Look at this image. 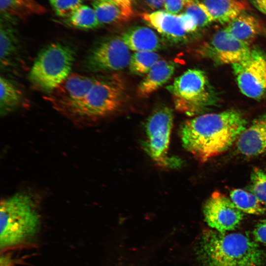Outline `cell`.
Instances as JSON below:
<instances>
[{
    "mask_svg": "<svg viewBox=\"0 0 266 266\" xmlns=\"http://www.w3.org/2000/svg\"><path fill=\"white\" fill-rule=\"evenodd\" d=\"M246 125L243 115L234 109L201 114L182 124L180 136L184 148L204 163L227 151Z\"/></svg>",
    "mask_w": 266,
    "mask_h": 266,
    "instance_id": "6da1fadb",
    "label": "cell"
},
{
    "mask_svg": "<svg viewBox=\"0 0 266 266\" xmlns=\"http://www.w3.org/2000/svg\"><path fill=\"white\" fill-rule=\"evenodd\" d=\"M198 251L204 266H261L265 258L258 245L240 233L206 231Z\"/></svg>",
    "mask_w": 266,
    "mask_h": 266,
    "instance_id": "7a4b0ae2",
    "label": "cell"
},
{
    "mask_svg": "<svg viewBox=\"0 0 266 266\" xmlns=\"http://www.w3.org/2000/svg\"><path fill=\"white\" fill-rule=\"evenodd\" d=\"M125 96L126 85L121 77L112 74L98 77L83 99L58 111L76 124L91 125L121 108Z\"/></svg>",
    "mask_w": 266,
    "mask_h": 266,
    "instance_id": "3957f363",
    "label": "cell"
},
{
    "mask_svg": "<svg viewBox=\"0 0 266 266\" xmlns=\"http://www.w3.org/2000/svg\"><path fill=\"white\" fill-rule=\"evenodd\" d=\"M37 200L31 194L19 192L0 203V246L19 244L37 232L40 219Z\"/></svg>",
    "mask_w": 266,
    "mask_h": 266,
    "instance_id": "277c9868",
    "label": "cell"
},
{
    "mask_svg": "<svg viewBox=\"0 0 266 266\" xmlns=\"http://www.w3.org/2000/svg\"><path fill=\"white\" fill-rule=\"evenodd\" d=\"M175 108L190 116L199 115L216 104L217 96L206 73L199 69H189L167 87Z\"/></svg>",
    "mask_w": 266,
    "mask_h": 266,
    "instance_id": "5b68a950",
    "label": "cell"
},
{
    "mask_svg": "<svg viewBox=\"0 0 266 266\" xmlns=\"http://www.w3.org/2000/svg\"><path fill=\"white\" fill-rule=\"evenodd\" d=\"M74 50L68 45L51 43L40 50L29 73V79L36 88L48 94L70 74L74 61Z\"/></svg>",
    "mask_w": 266,
    "mask_h": 266,
    "instance_id": "8992f818",
    "label": "cell"
},
{
    "mask_svg": "<svg viewBox=\"0 0 266 266\" xmlns=\"http://www.w3.org/2000/svg\"><path fill=\"white\" fill-rule=\"evenodd\" d=\"M173 121L172 110L163 107L155 111L146 124L147 151L152 160L162 167L168 164L167 154Z\"/></svg>",
    "mask_w": 266,
    "mask_h": 266,
    "instance_id": "52a82bcc",
    "label": "cell"
},
{
    "mask_svg": "<svg viewBox=\"0 0 266 266\" xmlns=\"http://www.w3.org/2000/svg\"><path fill=\"white\" fill-rule=\"evenodd\" d=\"M238 87L245 96L259 99L266 94V57L252 49L250 56L232 65Z\"/></svg>",
    "mask_w": 266,
    "mask_h": 266,
    "instance_id": "ba28073f",
    "label": "cell"
},
{
    "mask_svg": "<svg viewBox=\"0 0 266 266\" xmlns=\"http://www.w3.org/2000/svg\"><path fill=\"white\" fill-rule=\"evenodd\" d=\"M199 50L200 55L217 64L233 65L247 59L252 49L250 45L236 39L224 28L215 33Z\"/></svg>",
    "mask_w": 266,
    "mask_h": 266,
    "instance_id": "9c48e42d",
    "label": "cell"
},
{
    "mask_svg": "<svg viewBox=\"0 0 266 266\" xmlns=\"http://www.w3.org/2000/svg\"><path fill=\"white\" fill-rule=\"evenodd\" d=\"M132 55L121 37L113 36L96 45L89 53L87 66L94 71H115L129 66Z\"/></svg>",
    "mask_w": 266,
    "mask_h": 266,
    "instance_id": "30bf717a",
    "label": "cell"
},
{
    "mask_svg": "<svg viewBox=\"0 0 266 266\" xmlns=\"http://www.w3.org/2000/svg\"><path fill=\"white\" fill-rule=\"evenodd\" d=\"M140 17L164 36L175 43L185 41L190 33L199 28L195 18L185 12L177 15L157 10L142 13Z\"/></svg>",
    "mask_w": 266,
    "mask_h": 266,
    "instance_id": "8fae6325",
    "label": "cell"
},
{
    "mask_svg": "<svg viewBox=\"0 0 266 266\" xmlns=\"http://www.w3.org/2000/svg\"><path fill=\"white\" fill-rule=\"evenodd\" d=\"M203 211L208 225L221 233L235 230L243 218V212L231 199L218 191L213 193L206 201Z\"/></svg>",
    "mask_w": 266,
    "mask_h": 266,
    "instance_id": "7c38bea8",
    "label": "cell"
},
{
    "mask_svg": "<svg viewBox=\"0 0 266 266\" xmlns=\"http://www.w3.org/2000/svg\"><path fill=\"white\" fill-rule=\"evenodd\" d=\"M98 77L79 74H70L64 81L48 94V100L57 110L83 99Z\"/></svg>",
    "mask_w": 266,
    "mask_h": 266,
    "instance_id": "4fadbf2b",
    "label": "cell"
},
{
    "mask_svg": "<svg viewBox=\"0 0 266 266\" xmlns=\"http://www.w3.org/2000/svg\"><path fill=\"white\" fill-rule=\"evenodd\" d=\"M237 150L246 156L266 153V112L256 118L235 142Z\"/></svg>",
    "mask_w": 266,
    "mask_h": 266,
    "instance_id": "5bb4252c",
    "label": "cell"
},
{
    "mask_svg": "<svg viewBox=\"0 0 266 266\" xmlns=\"http://www.w3.org/2000/svg\"><path fill=\"white\" fill-rule=\"evenodd\" d=\"M174 63L159 60L146 74L139 84L137 94L141 98H147L166 84L174 74Z\"/></svg>",
    "mask_w": 266,
    "mask_h": 266,
    "instance_id": "9a60e30c",
    "label": "cell"
},
{
    "mask_svg": "<svg viewBox=\"0 0 266 266\" xmlns=\"http://www.w3.org/2000/svg\"><path fill=\"white\" fill-rule=\"evenodd\" d=\"M121 38L130 50L134 52H155L163 46L155 32L145 26L132 27L123 33Z\"/></svg>",
    "mask_w": 266,
    "mask_h": 266,
    "instance_id": "2e32d148",
    "label": "cell"
},
{
    "mask_svg": "<svg viewBox=\"0 0 266 266\" xmlns=\"http://www.w3.org/2000/svg\"><path fill=\"white\" fill-rule=\"evenodd\" d=\"M225 28L235 38L249 45L262 30L260 22L245 12L228 23Z\"/></svg>",
    "mask_w": 266,
    "mask_h": 266,
    "instance_id": "e0dca14e",
    "label": "cell"
},
{
    "mask_svg": "<svg viewBox=\"0 0 266 266\" xmlns=\"http://www.w3.org/2000/svg\"><path fill=\"white\" fill-rule=\"evenodd\" d=\"M212 16L214 21L228 24L241 13L247 5L237 0H201Z\"/></svg>",
    "mask_w": 266,
    "mask_h": 266,
    "instance_id": "ac0fdd59",
    "label": "cell"
},
{
    "mask_svg": "<svg viewBox=\"0 0 266 266\" xmlns=\"http://www.w3.org/2000/svg\"><path fill=\"white\" fill-rule=\"evenodd\" d=\"M0 9L4 18H25L46 12L35 0H0Z\"/></svg>",
    "mask_w": 266,
    "mask_h": 266,
    "instance_id": "d6986e66",
    "label": "cell"
},
{
    "mask_svg": "<svg viewBox=\"0 0 266 266\" xmlns=\"http://www.w3.org/2000/svg\"><path fill=\"white\" fill-rule=\"evenodd\" d=\"M0 112L4 115L20 106L24 96L16 84L2 76L0 78Z\"/></svg>",
    "mask_w": 266,
    "mask_h": 266,
    "instance_id": "ffe728a7",
    "label": "cell"
},
{
    "mask_svg": "<svg viewBox=\"0 0 266 266\" xmlns=\"http://www.w3.org/2000/svg\"><path fill=\"white\" fill-rule=\"evenodd\" d=\"M92 7L100 25L127 21L132 17L121 6L112 2L95 0Z\"/></svg>",
    "mask_w": 266,
    "mask_h": 266,
    "instance_id": "44dd1931",
    "label": "cell"
},
{
    "mask_svg": "<svg viewBox=\"0 0 266 266\" xmlns=\"http://www.w3.org/2000/svg\"><path fill=\"white\" fill-rule=\"evenodd\" d=\"M16 31L5 22L1 21L0 29V58L1 65L6 66L16 55L18 50Z\"/></svg>",
    "mask_w": 266,
    "mask_h": 266,
    "instance_id": "7402d4cb",
    "label": "cell"
},
{
    "mask_svg": "<svg viewBox=\"0 0 266 266\" xmlns=\"http://www.w3.org/2000/svg\"><path fill=\"white\" fill-rule=\"evenodd\" d=\"M230 197L235 205L243 212L261 215L266 211V207L250 191L235 189L231 192Z\"/></svg>",
    "mask_w": 266,
    "mask_h": 266,
    "instance_id": "603a6c76",
    "label": "cell"
},
{
    "mask_svg": "<svg viewBox=\"0 0 266 266\" xmlns=\"http://www.w3.org/2000/svg\"><path fill=\"white\" fill-rule=\"evenodd\" d=\"M159 60V55L155 52H135L132 55L129 67L134 74H146Z\"/></svg>",
    "mask_w": 266,
    "mask_h": 266,
    "instance_id": "cb8c5ba5",
    "label": "cell"
},
{
    "mask_svg": "<svg viewBox=\"0 0 266 266\" xmlns=\"http://www.w3.org/2000/svg\"><path fill=\"white\" fill-rule=\"evenodd\" d=\"M68 23L80 29H93L100 26L93 7L82 5L69 17Z\"/></svg>",
    "mask_w": 266,
    "mask_h": 266,
    "instance_id": "d4e9b609",
    "label": "cell"
},
{
    "mask_svg": "<svg viewBox=\"0 0 266 266\" xmlns=\"http://www.w3.org/2000/svg\"><path fill=\"white\" fill-rule=\"evenodd\" d=\"M249 190L266 207V173L262 169L258 167L253 169Z\"/></svg>",
    "mask_w": 266,
    "mask_h": 266,
    "instance_id": "484cf974",
    "label": "cell"
},
{
    "mask_svg": "<svg viewBox=\"0 0 266 266\" xmlns=\"http://www.w3.org/2000/svg\"><path fill=\"white\" fill-rule=\"evenodd\" d=\"M185 12L192 15L195 18L199 28H204L214 22L206 7L198 0H195L187 6Z\"/></svg>",
    "mask_w": 266,
    "mask_h": 266,
    "instance_id": "4316f807",
    "label": "cell"
},
{
    "mask_svg": "<svg viewBox=\"0 0 266 266\" xmlns=\"http://www.w3.org/2000/svg\"><path fill=\"white\" fill-rule=\"evenodd\" d=\"M83 0H57L52 6L59 17H69L82 4Z\"/></svg>",
    "mask_w": 266,
    "mask_h": 266,
    "instance_id": "83f0119b",
    "label": "cell"
},
{
    "mask_svg": "<svg viewBox=\"0 0 266 266\" xmlns=\"http://www.w3.org/2000/svg\"><path fill=\"white\" fill-rule=\"evenodd\" d=\"M195 0H164V8L167 12L177 14L192 4Z\"/></svg>",
    "mask_w": 266,
    "mask_h": 266,
    "instance_id": "f1b7e54d",
    "label": "cell"
},
{
    "mask_svg": "<svg viewBox=\"0 0 266 266\" xmlns=\"http://www.w3.org/2000/svg\"><path fill=\"white\" fill-rule=\"evenodd\" d=\"M253 234L257 241L266 245V219L261 220L257 223Z\"/></svg>",
    "mask_w": 266,
    "mask_h": 266,
    "instance_id": "f546056e",
    "label": "cell"
},
{
    "mask_svg": "<svg viewBox=\"0 0 266 266\" xmlns=\"http://www.w3.org/2000/svg\"><path fill=\"white\" fill-rule=\"evenodd\" d=\"M97 1H107L116 4L121 6L131 17L133 15L132 5H129L122 0H95Z\"/></svg>",
    "mask_w": 266,
    "mask_h": 266,
    "instance_id": "4dcf8cb0",
    "label": "cell"
},
{
    "mask_svg": "<svg viewBox=\"0 0 266 266\" xmlns=\"http://www.w3.org/2000/svg\"><path fill=\"white\" fill-rule=\"evenodd\" d=\"M148 5L153 9H158L164 6V0H145Z\"/></svg>",
    "mask_w": 266,
    "mask_h": 266,
    "instance_id": "1f68e13d",
    "label": "cell"
},
{
    "mask_svg": "<svg viewBox=\"0 0 266 266\" xmlns=\"http://www.w3.org/2000/svg\"><path fill=\"white\" fill-rule=\"evenodd\" d=\"M252 1L257 9L266 15V0H252Z\"/></svg>",
    "mask_w": 266,
    "mask_h": 266,
    "instance_id": "d6a6232c",
    "label": "cell"
},
{
    "mask_svg": "<svg viewBox=\"0 0 266 266\" xmlns=\"http://www.w3.org/2000/svg\"><path fill=\"white\" fill-rule=\"evenodd\" d=\"M122 0L125 2L126 3H127V4L129 5H132V3L133 0Z\"/></svg>",
    "mask_w": 266,
    "mask_h": 266,
    "instance_id": "836d02e7",
    "label": "cell"
},
{
    "mask_svg": "<svg viewBox=\"0 0 266 266\" xmlns=\"http://www.w3.org/2000/svg\"><path fill=\"white\" fill-rule=\"evenodd\" d=\"M50 2L51 4L53 5L54 3L56 2L57 0H48Z\"/></svg>",
    "mask_w": 266,
    "mask_h": 266,
    "instance_id": "e575fe53",
    "label": "cell"
}]
</instances>
